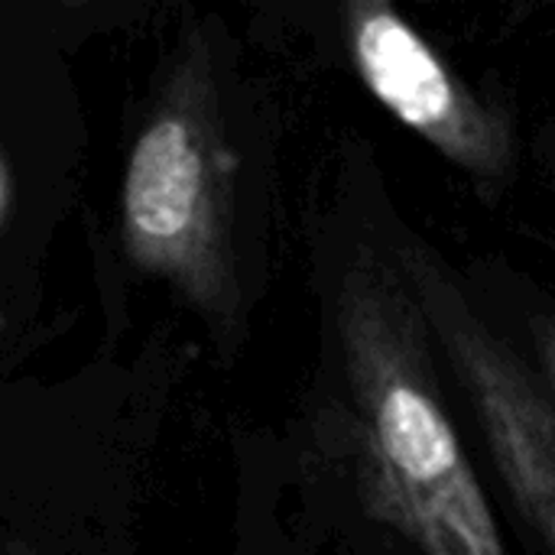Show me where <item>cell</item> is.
Here are the masks:
<instances>
[{
    "instance_id": "cell-2",
    "label": "cell",
    "mask_w": 555,
    "mask_h": 555,
    "mask_svg": "<svg viewBox=\"0 0 555 555\" xmlns=\"http://www.w3.org/2000/svg\"><path fill=\"white\" fill-rule=\"evenodd\" d=\"M384 241L423 309L442 371L468 406L511 511L540 543L537 550L555 555V410L533 361L420 228L393 221Z\"/></svg>"
},
{
    "instance_id": "cell-6",
    "label": "cell",
    "mask_w": 555,
    "mask_h": 555,
    "mask_svg": "<svg viewBox=\"0 0 555 555\" xmlns=\"http://www.w3.org/2000/svg\"><path fill=\"white\" fill-rule=\"evenodd\" d=\"M553 163H555V153H553Z\"/></svg>"
},
{
    "instance_id": "cell-3",
    "label": "cell",
    "mask_w": 555,
    "mask_h": 555,
    "mask_svg": "<svg viewBox=\"0 0 555 555\" xmlns=\"http://www.w3.org/2000/svg\"><path fill=\"white\" fill-rule=\"evenodd\" d=\"M348 39L374 101L442 156L478 198L498 205L520 172V133L511 107L481 98L390 3H358Z\"/></svg>"
},
{
    "instance_id": "cell-4",
    "label": "cell",
    "mask_w": 555,
    "mask_h": 555,
    "mask_svg": "<svg viewBox=\"0 0 555 555\" xmlns=\"http://www.w3.org/2000/svg\"><path fill=\"white\" fill-rule=\"evenodd\" d=\"M202 189V163L182 124L163 120L143 133L127 169V218L150 241L189 231Z\"/></svg>"
},
{
    "instance_id": "cell-1",
    "label": "cell",
    "mask_w": 555,
    "mask_h": 555,
    "mask_svg": "<svg viewBox=\"0 0 555 555\" xmlns=\"http://www.w3.org/2000/svg\"><path fill=\"white\" fill-rule=\"evenodd\" d=\"M345 338L374 517L403 555H511L423 309L384 237L351 267Z\"/></svg>"
},
{
    "instance_id": "cell-5",
    "label": "cell",
    "mask_w": 555,
    "mask_h": 555,
    "mask_svg": "<svg viewBox=\"0 0 555 555\" xmlns=\"http://www.w3.org/2000/svg\"><path fill=\"white\" fill-rule=\"evenodd\" d=\"M530 332H533V348H537L533 371L555 410V315H537L530 322Z\"/></svg>"
}]
</instances>
